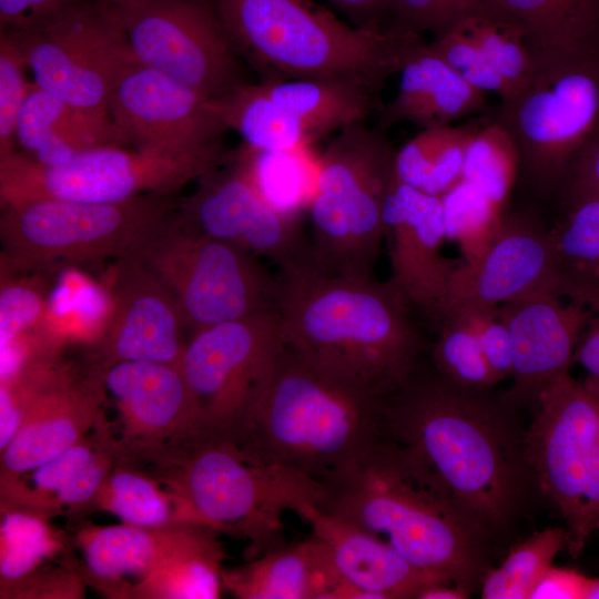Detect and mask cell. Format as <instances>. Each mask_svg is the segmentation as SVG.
Here are the masks:
<instances>
[{
    "label": "cell",
    "mask_w": 599,
    "mask_h": 599,
    "mask_svg": "<svg viewBox=\"0 0 599 599\" xmlns=\"http://www.w3.org/2000/svg\"><path fill=\"white\" fill-rule=\"evenodd\" d=\"M536 292L498 306L512 349V386L506 398L530 407L557 376L569 373L579 339L595 315L582 304Z\"/></svg>",
    "instance_id": "cell-21"
},
{
    "label": "cell",
    "mask_w": 599,
    "mask_h": 599,
    "mask_svg": "<svg viewBox=\"0 0 599 599\" xmlns=\"http://www.w3.org/2000/svg\"><path fill=\"white\" fill-rule=\"evenodd\" d=\"M222 581L242 599H365L341 579L327 549L312 535L223 570Z\"/></svg>",
    "instance_id": "cell-26"
},
{
    "label": "cell",
    "mask_w": 599,
    "mask_h": 599,
    "mask_svg": "<svg viewBox=\"0 0 599 599\" xmlns=\"http://www.w3.org/2000/svg\"><path fill=\"white\" fill-rule=\"evenodd\" d=\"M227 130L236 131L244 144L261 151L311 148L317 136L295 115L280 106L261 83H242L215 101Z\"/></svg>",
    "instance_id": "cell-32"
},
{
    "label": "cell",
    "mask_w": 599,
    "mask_h": 599,
    "mask_svg": "<svg viewBox=\"0 0 599 599\" xmlns=\"http://www.w3.org/2000/svg\"><path fill=\"white\" fill-rule=\"evenodd\" d=\"M277 313L193 332L181 369L195 409V433L230 437L257 400L283 349Z\"/></svg>",
    "instance_id": "cell-15"
},
{
    "label": "cell",
    "mask_w": 599,
    "mask_h": 599,
    "mask_svg": "<svg viewBox=\"0 0 599 599\" xmlns=\"http://www.w3.org/2000/svg\"><path fill=\"white\" fill-rule=\"evenodd\" d=\"M449 311L464 313L470 322L497 383L510 376L512 370L511 341L498 306H474Z\"/></svg>",
    "instance_id": "cell-46"
},
{
    "label": "cell",
    "mask_w": 599,
    "mask_h": 599,
    "mask_svg": "<svg viewBox=\"0 0 599 599\" xmlns=\"http://www.w3.org/2000/svg\"><path fill=\"white\" fill-rule=\"evenodd\" d=\"M119 408L128 428L143 437L171 432L195 434V409L181 366L151 362H114L94 374Z\"/></svg>",
    "instance_id": "cell-24"
},
{
    "label": "cell",
    "mask_w": 599,
    "mask_h": 599,
    "mask_svg": "<svg viewBox=\"0 0 599 599\" xmlns=\"http://www.w3.org/2000/svg\"><path fill=\"white\" fill-rule=\"evenodd\" d=\"M184 326L166 286L133 256L116 258L110 313L98 343L99 366L122 361L180 366Z\"/></svg>",
    "instance_id": "cell-19"
},
{
    "label": "cell",
    "mask_w": 599,
    "mask_h": 599,
    "mask_svg": "<svg viewBox=\"0 0 599 599\" xmlns=\"http://www.w3.org/2000/svg\"><path fill=\"white\" fill-rule=\"evenodd\" d=\"M477 11L518 27L532 51L599 39V0H480Z\"/></svg>",
    "instance_id": "cell-31"
},
{
    "label": "cell",
    "mask_w": 599,
    "mask_h": 599,
    "mask_svg": "<svg viewBox=\"0 0 599 599\" xmlns=\"http://www.w3.org/2000/svg\"><path fill=\"white\" fill-rule=\"evenodd\" d=\"M569 546L565 527H550L515 545L497 568H489L480 583L484 599H528L554 558Z\"/></svg>",
    "instance_id": "cell-36"
},
{
    "label": "cell",
    "mask_w": 599,
    "mask_h": 599,
    "mask_svg": "<svg viewBox=\"0 0 599 599\" xmlns=\"http://www.w3.org/2000/svg\"><path fill=\"white\" fill-rule=\"evenodd\" d=\"M343 12L349 23L362 29L390 28L384 21L388 14V0H328Z\"/></svg>",
    "instance_id": "cell-50"
},
{
    "label": "cell",
    "mask_w": 599,
    "mask_h": 599,
    "mask_svg": "<svg viewBox=\"0 0 599 599\" xmlns=\"http://www.w3.org/2000/svg\"><path fill=\"white\" fill-rule=\"evenodd\" d=\"M95 451L83 438L49 461L24 474L27 488L23 496L34 502L51 506L55 497L89 464Z\"/></svg>",
    "instance_id": "cell-45"
},
{
    "label": "cell",
    "mask_w": 599,
    "mask_h": 599,
    "mask_svg": "<svg viewBox=\"0 0 599 599\" xmlns=\"http://www.w3.org/2000/svg\"><path fill=\"white\" fill-rule=\"evenodd\" d=\"M260 83L318 140L347 125L366 122L380 108L377 93L349 81L295 79Z\"/></svg>",
    "instance_id": "cell-30"
},
{
    "label": "cell",
    "mask_w": 599,
    "mask_h": 599,
    "mask_svg": "<svg viewBox=\"0 0 599 599\" xmlns=\"http://www.w3.org/2000/svg\"><path fill=\"white\" fill-rule=\"evenodd\" d=\"M519 170V152L509 132L495 119L479 122L466 146L461 180L504 210Z\"/></svg>",
    "instance_id": "cell-35"
},
{
    "label": "cell",
    "mask_w": 599,
    "mask_h": 599,
    "mask_svg": "<svg viewBox=\"0 0 599 599\" xmlns=\"http://www.w3.org/2000/svg\"><path fill=\"white\" fill-rule=\"evenodd\" d=\"M318 509L361 527L409 562L473 591L489 569V531L405 448L385 436L319 479Z\"/></svg>",
    "instance_id": "cell-3"
},
{
    "label": "cell",
    "mask_w": 599,
    "mask_h": 599,
    "mask_svg": "<svg viewBox=\"0 0 599 599\" xmlns=\"http://www.w3.org/2000/svg\"><path fill=\"white\" fill-rule=\"evenodd\" d=\"M566 213L550 230L559 295L599 315V196H562Z\"/></svg>",
    "instance_id": "cell-29"
},
{
    "label": "cell",
    "mask_w": 599,
    "mask_h": 599,
    "mask_svg": "<svg viewBox=\"0 0 599 599\" xmlns=\"http://www.w3.org/2000/svg\"><path fill=\"white\" fill-rule=\"evenodd\" d=\"M525 430V455L536 488L555 507L577 558L599 530V384L569 373L537 396Z\"/></svg>",
    "instance_id": "cell-11"
},
{
    "label": "cell",
    "mask_w": 599,
    "mask_h": 599,
    "mask_svg": "<svg viewBox=\"0 0 599 599\" xmlns=\"http://www.w3.org/2000/svg\"><path fill=\"white\" fill-rule=\"evenodd\" d=\"M263 200L287 215L300 216L312 199L319 156L311 148L293 151H261L243 143L231 152Z\"/></svg>",
    "instance_id": "cell-34"
},
{
    "label": "cell",
    "mask_w": 599,
    "mask_h": 599,
    "mask_svg": "<svg viewBox=\"0 0 599 599\" xmlns=\"http://www.w3.org/2000/svg\"><path fill=\"white\" fill-rule=\"evenodd\" d=\"M278 278L284 344L331 374L386 400L426 366L416 313L388 280L331 273L312 258Z\"/></svg>",
    "instance_id": "cell-2"
},
{
    "label": "cell",
    "mask_w": 599,
    "mask_h": 599,
    "mask_svg": "<svg viewBox=\"0 0 599 599\" xmlns=\"http://www.w3.org/2000/svg\"><path fill=\"white\" fill-rule=\"evenodd\" d=\"M175 488L184 522L245 539L253 558L286 544L284 514L316 505L319 480L262 460L227 436L193 434Z\"/></svg>",
    "instance_id": "cell-6"
},
{
    "label": "cell",
    "mask_w": 599,
    "mask_h": 599,
    "mask_svg": "<svg viewBox=\"0 0 599 599\" xmlns=\"http://www.w3.org/2000/svg\"><path fill=\"white\" fill-rule=\"evenodd\" d=\"M296 514L325 546L341 579L362 591L365 599H417L430 586L450 583L420 570L378 536L315 505H306Z\"/></svg>",
    "instance_id": "cell-22"
},
{
    "label": "cell",
    "mask_w": 599,
    "mask_h": 599,
    "mask_svg": "<svg viewBox=\"0 0 599 599\" xmlns=\"http://www.w3.org/2000/svg\"><path fill=\"white\" fill-rule=\"evenodd\" d=\"M179 202L177 193H146L113 203L41 199L1 207L2 264L44 273L119 258Z\"/></svg>",
    "instance_id": "cell-10"
},
{
    "label": "cell",
    "mask_w": 599,
    "mask_h": 599,
    "mask_svg": "<svg viewBox=\"0 0 599 599\" xmlns=\"http://www.w3.org/2000/svg\"><path fill=\"white\" fill-rule=\"evenodd\" d=\"M589 578L576 569L551 565L535 585L528 599H585Z\"/></svg>",
    "instance_id": "cell-48"
},
{
    "label": "cell",
    "mask_w": 599,
    "mask_h": 599,
    "mask_svg": "<svg viewBox=\"0 0 599 599\" xmlns=\"http://www.w3.org/2000/svg\"><path fill=\"white\" fill-rule=\"evenodd\" d=\"M1 31L20 50L35 85L81 111L111 120V89L131 55L109 4L83 0L34 28Z\"/></svg>",
    "instance_id": "cell-14"
},
{
    "label": "cell",
    "mask_w": 599,
    "mask_h": 599,
    "mask_svg": "<svg viewBox=\"0 0 599 599\" xmlns=\"http://www.w3.org/2000/svg\"><path fill=\"white\" fill-rule=\"evenodd\" d=\"M536 292L559 295L550 230L525 214L505 215L485 254L460 261L454 270L439 317L449 309L500 306Z\"/></svg>",
    "instance_id": "cell-20"
},
{
    "label": "cell",
    "mask_w": 599,
    "mask_h": 599,
    "mask_svg": "<svg viewBox=\"0 0 599 599\" xmlns=\"http://www.w3.org/2000/svg\"><path fill=\"white\" fill-rule=\"evenodd\" d=\"M395 152L388 139L365 122L338 130L327 144L307 206L311 256L319 268L374 275Z\"/></svg>",
    "instance_id": "cell-8"
},
{
    "label": "cell",
    "mask_w": 599,
    "mask_h": 599,
    "mask_svg": "<svg viewBox=\"0 0 599 599\" xmlns=\"http://www.w3.org/2000/svg\"><path fill=\"white\" fill-rule=\"evenodd\" d=\"M125 254L166 286L192 332L277 313L278 276L242 247L184 227L176 210Z\"/></svg>",
    "instance_id": "cell-9"
},
{
    "label": "cell",
    "mask_w": 599,
    "mask_h": 599,
    "mask_svg": "<svg viewBox=\"0 0 599 599\" xmlns=\"http://www.w3.org/2000/svg\"><path fill=\"white\" fill-rule=\"evenodd\" d=\"M284 344L270 379L230 438L251 455L317 480L384 437V406Z\"/></svg>",
    "instance_id": "cell-4"
},
{
    "label": "cell",
    "mask_w": 599,
    "mask_h": 599,
    "mask_svg": "<svg viewBox=\"0 0 599 599\" xmlns=\"http://www.w3.org/2000/svg\"><path fill=\"white\" fill-rule=\"evenodd\" d=\"M585 599H599V577L589 578Z\"/></svg>",
    "instance_id": "cell-53"
},
{
    "label": "cell",
    "mask_w": 599,
    "mask_h": 599,
    "mask_svg": "<svg viewBox=\"0 0 599 599\" xmlns=\"http://www.w3.org/2000/svg\"><path fill=\"white\" fill-rule=\"evenodd\" d=\"M48 287L41 276L1 275L0 343L1 352L13 347L22 336L40 326L47 314Z\"/></svg>",
    "instance_id": "cell-42"
},
{
    "label": "cell",
    "mask_w": 599,
    "mask_h": 599,
    "mask_svg": "<svg viewBox=\"0 0 599 599\" xmlns=\"http://www.w3.org/2000/svg\"><path fill=\"white\" fill-rule=\"evenodd\" d=\"M109 114L126 146L148 151H194L227 131L215 101L132 57L116 73Z\"/></svg>",
    "instance_id": "cell-16"
},
{
    "label": "cell",
    "mask_w": 599,
    "mask_h": 599,
    "mask_svg": "<svg viewBox=\"0 0 599 599\" xmlns=\"http://www.w3.org/2000/svg\"><path fill=\"white\" fill-rule=\"evenodd\" d=\"M83 0H0L1 30L34 28Z\"/></svg>",
    "instance_id": "cell-47"
},
{
    "label": "cell",
    "mask_w": 599,
    "mask_h": 599,
    "mask_svg": "<svg viewBox=\"0 0 599 599\" xmlns=\"http://www.w3.org/2000/svg\"><path fill=\"white\" fill-rule=\"evenodd\" d=\"M438 335L430 351L432 367L446 379L468 388L497 384L466 315L445 312L437 322Z\"/></svg>",
    "instance_id": "cell-38"
},
{
    "label": "cell",
    "mask_w": 599,
    "mask_h": 599,
    "mask_svg": "<svg viewBox=\"0 0 599 599\" xmlns=\"http://www.w3.org/2000/svg\"><path fill=\"white\" fill-rule=\"evenodd\" d=\"M440 201L446 240L457 244L464 262L478 260L496 238L504 210L461 179L440 196Z\"/></svg>",
    "instance_id": "cell-37"
},
{
    "label": "cell",
    "mask_w": 599,
    "mask_h": 599,
    "mask_svg": "<svg viewBox=\"0 0 599 599\" xmlns=\"http://www.w3.org/2000/svg\"><path fill=\"white\" fill-rule=\"evenodd\" d=\"M219 539L180 556L153 571L135 589L140 597L213 599L223 587Z\"/></svg>",
    "instance_id": "cell-39"
},
{
    "label": "cell",
    "mask_w": 599,
    "mask_h": 599,
    "mask_svg": "<svg viewBox=\"0 0 599 599\" xmlns=\"http://www.w3.org/2000/svg\"><path fill=\"white\" fill-rule=\"evenodd\" d=\"M194 192L180 199L176 216L194 232L266 257L281 270L311 260V244L300 216L275 210L232 160L196 180Z\"/></svg>",
    "instance_id": "cell-17"
},
{
    "label": "cell",
    "mask_w": 599,
    "mask_h": 599,
    "mask_svg": "<svg viewBox=\"0 0 599 599\" xmlns=\"http://www.w3.org/2000/svg\"><path fill=\"white\" fill-rule=\"evenodd\" d=\"M229 155L222 141L174 153L102 145L58 165L41 164L16 151L0 158L1 207L41 199L113 203L146 193H179Z\"/></svg>",
    "instance_id": "cell-12"
},
{
    "label": "cell",
    "mask_w": 599,
    "mask_h": 599,
    "mask_svg": "<svg viewBox=\"0 0 599 599\" xmlns=\"http://www.w3.org/2000/svg\"><path fill=\"white\" fill-rule=\"evenodd\" d=\"M130 55L217 101L244 83L214 0H114Z\"/></svg>",
    "instance_id": "cell-13"
},
{
    "label": "cell",
    "mask_w": 599,
    "mask_h": 599,
    "mask_svg": "<svg viewBox=\"0 0 599 599\" xmlns=\"http://www.w3.org/2000/svg\"><path fill=\"white\" fill-rule=\"evenodd\" d=\"M95 497L102 508L123 524L153 528L182 522L155 483L130 469L109 473Z\"/></svg>",
    "instance_id": "cell-40"
},
{
    "label": "cell",
    "mask_w": 599,
    "mask_h": 599,
    "mask_svg": "<svg viewBox=\"0 0 599 599\" xmlns=\"http://www.w3.org/2000/svg\"><path fill=\"white\" fill-rule=\"evenodd\" d=\"M560 191L562 196H599V135L578 153Z\"/></svg>",
    "instance_id": "cell-49"
},
{
    "label": "cell",
    "mask_w": 599,
    "mask_h": 599,
    "mask_svg": "<svg viewBox=\"0 0 599 599\" xmlns=\"http://www.w3.org/2000/svg\"><path fill=\"white\" fill-rule=\"evenodd\" d=\"M480 0H388L390 27L420 35L433 32L435 38L465 17L476 12Z\"/></svg>",
    "instance_id": "cell-44"
},
{
    "label": "cell",
    "mask_w": 599,
    "mask_h": 599,
    "mask_svg": "<svg viewBox=\"0 0 599 599\" xmlns=\"http://www.w3.org/2000/svg\"><path fill=\"white\" fill-rule=\"evenodd\" d=\"M16 142L44 165L64 163L92 148L126 146L111 120L81 111L33 82L18 118Z\"/></svg>",
    "instance_id": "cell-28"
},
{
    "label": "cell",
    "mask_w": 599,
    "mask_h": 599,
    "mask_svg": "<svg viewBox=\"0 0 599 599\" xmlns=\"http://www.w3.org/2000/svg\"><path fill=\"white\" fill-rule=\"evenodd\" d=\"M383 223L390 262L388 281L415 313L437 324L451 274L460 263L441 255L446 234L440 197L407 185L393 174Z\"/></svg>",
    "instance_id": "cell-18"
},
{
    "label": "cell",
    "mask_w": 599,
    "mask_h": 599,
    "mask_svg": "<svg viewBox=\"0 0 599 599\" xmlns=\"http://www.w3.org/2000/svg\"><path fill=\"white\" fill-rule=\"evenodd\" d=\"M494 119L517 145L519 174L540 193L560 191L578 153L599 135V39L534 51L527 81Z\"/></svg>",
    "instance_id": "cell-7"
},
{
    "label": "cell",
    "mask_w": 599,
    "mask_h": 599,
    "mask_svg": "<svg viewBox=\"0 0 599 599\" xmlns=\"http://www.w3.org/2000/svg\"><path fill=\"white\" fill-rule=\"evenodd\" d=\"M470 593L471 591L461 586L438 583L424 589L417 599H466Z\"/></svg>",
    "instance_id": "cell-52"
},
{
    "label": "cell",
    "mask_w": 599,
    "mask_h": 599,
    "mask_svg": "<svg viewBox=\"0 0 599 599\" xmlns=\"http://www.w3.org/2000/svg\"><path fill=\"white\" fill-rule=\"evenodd\" d=\"M238 57L261 82L344 80L379 93L420 35L342 21L311 0H214Z\"/></svg>",
    "instance_id": "cell-5"
},
{
    "label": "cell",
    "mask_w": 599,
    "mask_h": 599,
    "mask_svg": "<svg viewBox=\"0 0 599 599\" xmlns=\"http://www.w3.org/2000/svg\"><path fill=\"white\" fill-rule=\"evenodd\" d=\"M57 534L37 515L9 511L0 526V576L3 581L28 577L59 549Z\"/></svg>",
    "instance_id": "cell-41"
},
{
    "label": "cell",
    "mask_w": 599,
    "mask_h": 599,
    "mask_svg": "<svg viewBox=\"0 0 599 599\" xmlns=\"http://www.w3.org/2000/svg\"><path fill=\"white\" fill-rule=\"evenodd\" d=\"M478 123L423 129L395 152L396 179L440 197L461 179L466 146Z\"/></svg>",
    "instance_id": "cell-33"
},
{
    "label": "cell",
    "mask_w": 599,
    "mask_h": 599,
    "mask_svg": "<svg viewBox=\"0 0 599 599\" xmlns=\"http://www.w3.org/2000/svg\"><path fill=\"white\" fill-rule=\"evenodd\" d=\"M27 65L14 42L1 31L0 37V158L17 150L16 126L31 82Z\"/></svg>",
    "instance_id": "cell-43"
},
{
    "label": "cell",
    "mask_w": 599,
    "mask_h": 599,
    "mask_svg": "<svg viewBox=\"0 0 599 599\" xmlns=\"http://www.w3.org/2000/svg\"><path fill=\"white\" fill-rule=\"evenodd\" d=\"M427 365L384 406V436L423 464L489 531L514 524L536 488L518 406Z\"/></svg>",
    "instance_id": "cell-1"
},
{
    "label": "cell",
    "mask_w": 599,
    "mask_h": 599,
    "mask_svg": "<svg viewBox=\"0 0 599 599\" xmlns=\"http://www.w3.org/2000/svg\"><path fill=\"white\" fill-rule=\"evenodd\" d=\"M219 532L199 524L180 522L165 527L128 524L93 527L80 537L89 573L105 586H120L126 579L143 582L166 562L204 547Z\"/></svg>",
    "instance_id": "cell-25"
},
{
    "label": "cell",
    "mask_w": 599,
    "mask_h": 599,
    "mask_svg": "<svg viewBox=\"0 0 599 599\" xmlns=\"http://www.w3.org/2000/svg\"><path fill=\"white\" fill-rule=\"evenodd\" d=\"M394 98L378 110L382 129L400 122L437 128L483 111L486 93L468 83L430 43H419L399 72Z\"/></svg>",
    "instance_id": "cell-27"
},
{
    "label": "cell",
    "mask_w": 599,
    "mask_h": 599,
    "mask_svg": "<svg viewBox=\"0 0 599 599\" xmlns=\"http://www.w3.org/2000/svg\"><path fill=\"white\" fill-rule=\"evenodd\" d=\"M573 363L583 367L588 380L599 384V315H593L583 331L575 351Z\"/></svg>",
    "instance_id": "cell-51"
},
{
    "label": "cell",
    "mask_w": 599,
    "mask_h": 599,
    "mask_svg": "<svg viewBox=\"0 0 599 599\" xmlns=\"http://www.w3.org/2000/svg\"><path fill=\"white\" fill-rule=\"evenodd\" d=\"M451 68L500 102L514 95L534 67V51L516 26L476 11L429 42Z\"/></svg>",
    "instance_id": "cell-23"
},
{
    "label": "cell",
    "mask_w": 599,
    "mask_h": 599,
    "mask_svg": "<svg viewBox=\"0 0 599 599\" xmlns=\"http://www.w3.org/2000/svg\"><path fill=\"white\" fill-rule=\"evenodd\" d=\"M105 4H111L114 0H97Z\"/></svg>",
    "instance_id": "cell-54"
}]
</instances>
